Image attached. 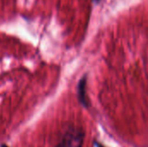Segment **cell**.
Instances as JSON below:
<instances>
[{
    "instance_id": "obj_2",
    "label": "cell",
    "mask_w": 148,
    "mask_h": 147,
    "mask_svg": "<svg viewBox=\"0 0 148 147\" xmlns=\"http://www.w3.org/2000/svg\"><path fill=\"white\" fill-rule=\"evenodd\" d=\"M87 76H83L78 83V98L82 105L85 107L89 106L88 99L87 97Z\"/></svg>"
},
{
    "instance_id": "obj_5",
    "label": "cell",
    "mask_w": 148,
    "mask_h": 147,
    "mask_svg": "<svg viewBox=\"0 0 148 147\" xmlns=\"http://www.w3.org/2000/svg\"><path fill=\"white\" fill-rule=\"evenodd\" d=\"M2 147H6V146H2Z\"/></svg>"
},
{
    "instance_id": "obj_1",
    "label": "cell",
    "mask_w": 148,
    "mask_h": 147,
    "mask_svg": "<svg viewBox=\"0 0 148 147\" xmlns=\"http://www.w3.org/2000/svg\"><path fill=\"white\" fill-rule=\"evenodd\" d=\"M84 131L82 128L71 126L65 131L59 143L55 147H82Z\"/></svg>"
},
{
    "instance_id": "obj_4",
    "label": "cell",
    "mask_w": 148,
    "mask_h": 147,
    "mask_svg": "<svg viewBox=\"0 0 148 147\" xmlns=\"http://www.w3.org/2000/svg\"><path fill=\"white\" fill-rule=\"evenodd\" d=\"M93 1H94L95 3H99V2H100L101 0H93Z\"/></svg>"
},
{
    "instance_id": "obj_3",
    "label": "cell",
    "mask_w": 148,
    "mask_h": 147,
    "mask_svg": "<svg viewBox=\"0 0 148 147\" xmlns=\"http://www.w3.org/2000/svg\"><path fill=\"white\" fill-rule=\"evenodd\" d=\"M95 146H96V147H104L103 146H101V144H99L98 142H95Z\"/></svg>"
}]
</instances>
